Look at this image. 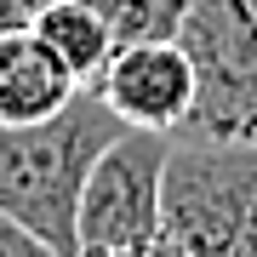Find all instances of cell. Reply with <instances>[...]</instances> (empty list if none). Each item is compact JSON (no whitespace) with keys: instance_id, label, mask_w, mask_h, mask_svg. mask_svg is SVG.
<instances>
[{"instance_id":"277c9868","label":"cell","mask_w":257,"mask_h":257,"mask_svg":"<svg viewBox=\"0 0 257 257\" xmlns=\"http://www.w3.org/2000/svg\"><path fill=\"white\" fill-rule=\"evenodd\" d=\"M166 132H120L97 155L80 194V257L97 251H138L166 234Z\"/></svg>"},{"instance_id":"52a82bcc","label":"cell","mask_w":257,"mask_h":257,"mask_svg":"<svg viewBox=\"0 0 257 257\" xmlns=\"http://www.w3.org/2000/svg\"><path fill=\"white\" fill-rule=\"evenodd\" d=\"M40 40H46V52L74 74V86H97L103 69H109L114 57V29L103 23V12L92 0H40L35 18H29Z\"/></svg>"},{"instance_id":"6da1fadb","label":"cell","mask_w":257,"mask_h":257,"mask_svg":"<svg viewBox=\"0 0 257 257\" xmlns=\"http://www.w3.org/2000/svg\"><path fill=\"white\" fill-rule=\"evenodd\" d=\"M120 120L92 86L35 126H0V211L29 223L63 257H80V194Z\"/></svg>"},{"instance_id":"9c48e42d","label":"cell","mask_w":257,"mask_h":257,"mask_svg":"<svg viewBox=\"0 0 257 257\" xmlns=\"http://www.w3.org/2000/svg\"><path fill=\"white\" fill-rule=\"evenodd\" d=\"M0 257H63V251H57L52 240H40L29 223H18V217L0 211Z\"/></svg>"},{"instance_id":"8992f818","label":"cell","mask_w":257,"mask_h":257,"mask_svg":"<svg viewBox=\"0 0 257 257\" xmlns=\"http://www.w3.org/2000/svg\"><path fill=\"white\" fill-rule=\"evenodd\" d=\"M86 86H74V74L46 52V40L35 29H0V126H35L69 109Z\"/></svg>"},{"instance_id":"ba28073f","label":"cell","mask_w":257,"mask_h":257,"mask_svg":"<svg viewBox=\"0 0 257 257\" xmlns=\"http://www.w3.org/2000/svg\"><path fill=\"white\" fill-rule=\"evenodd\" d=\"M92 6L114 29V46H138V40H177L194 0H92Z\"/></svg>"},{"instance_id":"30bf717a","label":"cell","mask_w":257,"mask_h":257,"mask_svg":"<svg viewBox=\"0 0 257 257\" xmlns=\"http://www.w3.org/2000/svg\"><path fill=\"white\" fill-rule=\"evenodd\" d=\"M97 257H183V246H177L172 234H160V240H149L138 251H97Z\"/></svg>"},{"instance_id":"8fae6325","label":"cell","mask_w":257,"mask_h":257,"mask_svg":"<svg viewBox=\"0 0 257 257\" xmlns=\"http://www.w3.org/2000/svg\"><path fill=\"white\" fill-rule=\"evenodd\" d=\"M40 0H0V29H23L29 18H35Z\"/></svg>"},{"instance_id":"3957f363","label":"cell","mask_w":257,"mask_h":257,"mask_svg":"<svg viewBox=\"0 0 257 257\" xmlns=\"http://www.w3.org/2000/svg\"><path fill=\"white\" fill-rule=\"evenodd\" d=\"M177 40L200 74V103L177 138L257 143V0H194Z\"/></svg>"},{"instance_id":"7a4b0ae2","label":"cell","mask_w":257,"mask_h":257,"mask_svg":"<svg viewBox=\"0 0 257 257\" xmlns=\"http://www.w3.org/2000/svg\"><path fill=\"white\" fill-rule=\"evenodd\" d=\"M166 234L183 257H257V143L172 138Z\"/></svg>"},{"instance_id":"5b68a950","label":"cell","mask_w":257,"mask_h":257,"mask_svg":"<svg viewBox=\"0 0 257 257\" xmlns=\"http://www.w3.org/2000/svg\"><path fill=\"white\" fill-rule=\"evenodd\" d=\"M92 92L114 109L120 126L177 138L200 103V74H194L183 40H138V46H114Z\"/></svg>"}]
</instances>
